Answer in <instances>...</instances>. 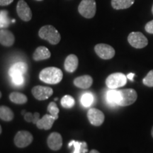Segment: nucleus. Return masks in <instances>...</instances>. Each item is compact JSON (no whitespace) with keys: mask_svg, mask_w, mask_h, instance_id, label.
Masks as SVG:
<instances>
[{"mask_svg":"<svg viewBox=\"0 0 153 153\" xmlns=\"http://www.w3.org/2000/svg\"><path fill=\"white\" fill-rule=\"evenodd\" d=\"M55 120V118H53L51 115L45 114L43 118H40L38 123H36V126L39 129L50 130L52 128Z\"/></svg>","mask_w":153,"mask_h":153,"instance_id":"obj_17","label":"nucleus"},{"mask_svg":"<svg viewBox=\"0 0 153 153\" xmlns=\"http://www.w3.org/2000/svg\"><path fill=\"white\" fill-rule=\"evenodd\" d=\"M51 53L46 47L40 46L36 49L33 53V59L35 61H41L43 60H47L51 57Z\"/></svg>","mask_w":153,"mask_h":153,"instance_id":"obj_18","label":"nucleus"},{"mask_svg":"<svg viewBox=\"0 0 153 153\" xmlns=\"http://www.w3.org/2000/svg\"><path fill=\"white\" fill-rule=\"evenodd\" d=\"M87 118L91 124L94 126H99L104 123L105 116L104 113L97 108H92L87 112Z\"/></svg>","mask_w":153,"mask_h":153,"instance_id":"obj_11","label":"nucleus"},{"mask_svg":"<svg viewBox=\"0 0 153 153\" xmlns=\"http://www.w3.org/2000/svg\"><path fill=\"white\" fill-rule=\"evenodd\" d=\"M9 99L13 103L17 104H26L28 101V98L26 95L20 92L14 91L11 92L9 95Z\"/></svg>","mask_w":153,"mask_h":153,"instance_id":"obj_21","label":"nucleus"},{"mask_svg":"<svg viewBox=\"0 0 153 153\" xmlns=\"http://www.w3.org/2000/svg\"><path fill=\"white\" fill-rule=\"evenodd\" d=\"M127 83V76L123 73L116 72L110 74L106 79L107 87L111 89H116L117 88L123 87Z\"/></svg>","mask_w":153,"mask_h":153,"instance_id":"obj_5","label":"nucleus"},{"mask_svg":"<svg viewBox=\"0 0 153 153\" xmlns=\"http://www.w3.org/2000/svg\"><path fill=\"white\" fill-rule=\"evenodd\" d=\"M15 38L10 30L4 29L0 30V43L4 46L10 47L14 45Z\"/></svg>","mask_w":153,"mask_h":153,"instance_id":"obj_13","label":"nucleus"},{"mask_svg":"<svg viewBox=\"0 0 153 153\" xmlns=\"http://www.w3.org/2000/svg\"><path fill=\"white\" fill-rule=\"evenodd\" d=\"M24 119L28 123L32 122V123L36 124L40 120V114L38 113H34L33 114L30 112L26 113L24 114Z\"/></svg>","mask_w":153,"mask_h":153,"instance_id":"obj_27","label":"nucleus"},{"mask_svg":"<svg viewBox=\"0 0 153 153\" xmlns=\"http://www.w3.org/2000/svg\"><path fill=\"white\" fill-rule=\"evenodd\" d=\"M135 0H111V6L114 9H128L133 4Z\"/></svg>","mask_w":153,"mask_h":153,"instance_id":"obj_19","label":"nucleus"},{"mask_svg":"<svg viewBox=\"0 0 153 153\" xmlns=\"http://www.w3.org/2000/svg\"><path fill=\"white\" fill-rule=\"evenodd\" d=\"M118 97H119L118 90L116 89L109 90L106 94V100L111 104H118Z\"/></svg>","mask_w":153,"mask_h":153,"instance_id":"obj_23","label":"nucleus"},{"mask_svg":"<svg viewBox=\"0 0 153 153\" xmlns=\"http://www.w3.org/2000/svg\"><path fill=\"white\" fill-rule=\"evenodd\" d=\"M38 36L42 39L45 40L52 45H57L60 41V34L54 26L46 25L41 28L38 31Z\"/></svg>","mask_w":153,"mask_h":153,"instance_id":"obj_2","label":"nucleus"},{"mask_svg":"<svg viewBox=\"0 0 153 153\" xmlns=\"http://www.w3.org/2000/svg\"><path fill=\"white\" fill-rule=\"evenodd\" d=\"M94 51L97 55L104 60H110L115 55L114 48L108 44H97V45H95Z\"/></svg>","mask_w":153,"mask_h":153,"instance_id":"obj_7","label":"nucleus"},{"mask_svg":"<svg viewBox=\"0 0 153 153\" xmlns=\"http://www.w3.org/2000/svg\"><path fill=\"white\" fill-rule=\"evenodd\" d=\"M143 84L149 87H153V70H150L143 80Z\"/></svg>","mask_w":153,"mask_h":153,"instance_id":"obj_29","label":"nucleus"},{"mask_svg":"<svg viewBox=\"0 0 153 153\" xmlns=\"http://www.w3.org/2000/svg\"><path fill=\"white\" fill-rule=\"evenodd\" d=\"M145 29L148 33L153 34V20L147 23V24L145 25Z\"/></svg>","mask_w":153,"mask_h":153,"instance_id":"obj_31","label":"nucleus"},{"mask_svg":"<svg viewBox=\"0 0 153 153\" xmlns=\"http://www.w3.org/2000/svg\"><path fill=\"white\" fill-rule=\"evenodd\" d=\"M94 96L91 93H85L82 96L81 98V103L85 107L90 106L92 103L94 102Z\"/></svg>","mask_w":153,"mask_h":153,"instance_id":"obj_26","label":"nucleus"},{"mask_svg":"<svg viewBox=\"0 0 153 153\" xmlns=\"http://www.w3.org/2000/svg\"><path fill=\"white\" fill-rule=\"evenodd\" d=\"M48 111L50 113V115L55 118V120L58 118L59 108H57V105L54 102H51L48 106Z\"/></svg>","mask_w":153,"mask_h":153,"instance_id":"obj_28","label":"nucleus"},{"mask_svg":"<svg viewBox=\"0 0 153 153\" xmlns=\"http://www.w3.org/2000/svg\"><path fill=\"white\" fill-rule=\"evenodd\" d=\"M89 153H100V152H99V151H97V150H92L90 151V152Z\"/></svg>","mask_w":153,"mask_h":153,"instance_id":"obj_34","label":"nucleus"},{"mask_svg":"<svg viewBox=\"0 0 153 153\" xmlns=\"http://www.w3.org/2000/svg\"><path fill=\"white\" fill-rule=\"evenodd\" d=\"M14 1V0H0V6H7Z\"/></svg>","mask_w":153,"mask_h":153,"instance_id":"obj_32","label":"nucleus"},{"mask_svg":"<svg viewBox=\"0 0 153 153\" xmlns=\"http://www.w3.org/2000/svg\"><path fill=\"white\" fill-rule=\"evenodd\" d=\"M118 106H127L133 104L137 100V94L133 89H125L118 90Z\"/></svg>","mask_w":153,"mask_h":153,"instance_id":"obj_3","label":"nucleus"},{"mask_svg":"<svg viewBox=\"0 0 153 153\" xmlns=\"http://www.w3.org/2000/svg\"><path fill=\"white\" fill-rule=\"evenodd\" d=\"M134 76H135V74H133V73H129V74L127 75V78H128V79H129L130 80H131V81H133Z\"/></svg>","mask_w":153,"mask_h":153,"instance_id":"obj_33","label":"nucleus"},{"mask_svg":"<svg viewBox=\"0 0 153 153\" xmlns=\"http://www.w3.org/2000/svg\"><path fill=\"white\" fill-rule=\"evenodd\" d=\"M61 105L65 108H71L74 105V99L70 95H65L61 99Z\"/></svg>","mask_w":153,"mask_h":153,"instance_id":"obj_25","label":"nucleus"},{"mask_svg":"<svg viewBox=\"0 0 153 153\" xmlns=\"http://www.w3.org/2000/svg\"><path fill=\"white\" fill-rule=\"evenodd\" d=\"M1 126H0V134H1Z\"/></svg>","mask_w":153,"mask_h":153,"instance_id":"obj_36","label":"nucleus"},{"mask_svg":"<svg viewBox=\"0 0 153 153\" xmlns=\"http://www.w3.org/2000/svg\"><path fill=\"white\" fill-rule=\"evenodd\" d=\"M36 1H43V0H36Z\"/></svg>","mask_w":153,"mask_h":153,"instance_id":"obj_39","label":"nucleus"},{"mask_svg":"<svg viewBox=\"0 0 153 153\" xmlns=\"http://www.w3.org/2000/svg\"><path fill=\"white\" fill-rule=\"evenodd\" d=\"M11 79H12V82L15 85L19 86L22 85L24 82V76L22 75H17V76H11Z\"/></svg>","mask_w":153,"mask_h":153,"instance_id":"obj_30","label":"nucleus"},{"mask_svg":"<svg viewBox=\"0 0 153 153\" xmlns=\"http://www.w3.org/2000/svg\"><path fill=\"white\" fill-rule=\"evenodd\" d=\"M128 41L132 47L140 49L146 47L148 40L140 32H132L128 36Z\"/></svg>","mask_w":153,"mask_h":153,"instance_id":"obj_6","label":"nucleus"},{"mask_svg":"<svg viewBox=\"0 0 153 153\" xmlns=\"http://www.w3.org/2000/svg\"><path fill=\"white\" fill-rule=\"evenodd\" d=\"M63 74L60 69L50 67L42 70L39 74V78L42 82L50 85L58 84L62 79Z\"/></svg>","mask_w":153,"mask_h":153,"instance_id":"obj_1","label":"nucleus"},{"mask_svg":"<svg viewBox=\"0 0 153 153\" xmlns=\"http://www.w3.org/2000/svg\"><path fill=\"white\" fill-rule=\"evenodd\" d=\"M74 147V151L72 153H86L88 151L86 142H78L72 140L69 143V147Z\"/></svg>","mask_w":153,"mask_h":153,"instance_id":"obj_20","label":"nucleus"},{"mask_svg":"<svg viewBox=\"0 0 153 153\" xmlns=\"http://www.w3.org/2000/svg\"><path fill=\"white\" fill-rule=\"evenodd\" d=\"M78 63H79L78 57L75 55L71 54L68 55L65 60V69L67 72H73L77 68Z\"/></svg>","mask_w":153,"mask_h":153,"instance_id":"obj_16","label":"nucleus"},{"mask_svg":"<svg viewBox=\"0 0 153 153\" xmlns=\"http://www.w3.org/2000/svg\"><path fill=\"white\" fill-rule=\"evenodd\" d=\"M47 143L50 149L52 150H59L62 146V138L60 133H52L48 137Z\"/></svg>","mask_w":153,"mask_h":153,"instance_id":"obj_12","label":"nucleus"},{"mask_svg":"<svg viewBox=\"0 0 153 153\" xmlns=\"http://www.w3.org/2000/svg\"><path fill=\"white\" fill-rule=\"evenodd\" d=\"M78 11L86 19L93 18L97 11V4L95 0H82L78 7Z\"/></svg>","mask_w":153,"mask_h":153,"instance_id":"obj_4","label":"nucleus"},{"mask_svg":"<svg viewBox=\"0 0 153 153\" xmlns=\"http://www.w3.org/2000/svg\"><path fill=\"white\" fill-rule=\"evenodd\" d=\"M33 135L28 131H19L14 137V143L19 148H26L33 141Z\"/></svg>","mask_w":153,"mask_h":153,"instance_id":"obj_8","label":"nucleus"},{"mask_svg":"<svg viewBox=\"0 0 153 153\" xmlns=\"http://www.w3.org/2000/svg\"><path fill=\"white\" fill-rule=\"evenodd\" d=\"M151 134H152V136L153 137V127H152V132H151Z\"/></svg>","mask_w":153,"mask_h":153,"instance_id":"obj_35","label":"nucleus"},{"mask_svg":"<svg viewBox=\"0 0 153 153\" xmlns=\"http://www.w3.org/2000/svg\"><path fill=\"white\" fill-rule=\"evenodd\" d=\"M1 91H0V98H1Z\"/></svg>","mask_w":153,"mask_h":153,"instance_id":"obj_38","label":"nucleus"},{"mask_svg":"<svg viewBox=\"0 0 153 153\" xmlns=\"http://www.w3.org/2000/svg\"><path fill=\"white\" fill-rule=\"evenodd\" d=\"M152 14H153V5H152Z\"/></svg>","mask_w":153,"mask_h":153,"instance_id":"obj_37","label":"nucleus"},{"mask_svg":"<svg viewBox=\"0 0 153 153\" xmlns=\"http://www.w3.org/2000/svg\"><path fill=\"white\" fill-rule=\"evenodd\" d=\"M0 118L5 121H11L14 118V113L9 107L0 106Z\"/></svg>","mask_w":153,"mask_h":153,"instance_id":"obj_22","label":"nucleus"},{"mask_svg":"<svg viewBox=\"0 0 153 153\" xmlns=\"http://www.w3.org/2000/svg\"><path fill=\"white\" fill-rule=\"evenodd\" d=\"M16 12L19 18L24 22H29L32 18V11L24 0H19L16 5Z\"/></svg>","mask_w":153,"mask_h":153,"instance_id":"obj_9","label":"nucleus"},{"mask_svg":"<svg viewBox=\"0 0 153 153\" xmlns=\"http://www.w3.org/2000/svg\"><path fill=\"white\" fill-rule=\"evenodd\" d=\"M27 72V65L23 62H19L15 63L9 69V74L10 76L22 75L24 76V74Z\"/></svg>","mask_w":153,"mask_h":153,"instance_id":"obj_14","label":"nucleus"},{"mask_svg":"<svg viewBox=\"0 0 153 153\" xmlns=\"http://www.w3.org/2000/svg\"><path fill=\"white\" fill-rule=\"evenodd\" d=\"M93 79L89 75H83L76 77L74 80V85L81 89H88L92 85Z\"/></svg>","mask_w":153,"mask_h":153,"instance_id":"obj_15","label":"nucleus"},{"mask_svg":"<svg viewBox=\"0 0 153 153\" xmlns=\"http://www.w3.org/2000/svg\"><path fill=\"white\" fill-rule=\"evenodd\" d=\"M32 94L36 99L40 101L46 100L53 94L52 88L44 86H36L32 89Z\"/></svg>","mask_w":153,"mask_h":153,"instance_id":"obj_10","label":"nucleus"},{"mask_svg":"<svg viewBox=\"0 0 153 153\" xmlns=\"http://www.w3.org/2000/svg\"><path fill=\"white\" fill-rule=\"evenodd\" d=\"M10 24V19L9 18L7 11H0V28H7Z\"/></svg>","mask_w":153,"mask_h":153,"instance_id":"obj_24","label":"nucleus"}]
</instances>
